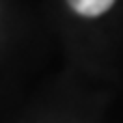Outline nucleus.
Wrapping results in <instances>:
<instances>
[{"instance_id": "f257e3e1", "label": "nucleus", "mask_w": 123, "mask_h": 123, "mask_svg": "<svg viewBox=\"0 0 123 123\" xmlns=\"http://www.w3.org/2000/svg\"><path fill=\"white\" fill-rule=\"evenodd\" d=\"M115 0H69L71 9L84 17H97L112 6Z\"/></svg>"}]
</instances>
